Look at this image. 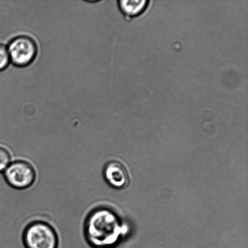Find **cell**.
Instances as JSON below:
<instances>
[{"instance_id":"1","label":"cell","mask_w":248,"mask_h":248,"mask_svg":"<svg viewBox=\"0 0 248 248\" xmlns=\"http://www.w3.org/2000/svg\"><path fill=\"white\" fill-rule=\"evenodd\" d=\"M120 220L112 211L106 208L94 209L85 221L84 235L92 248H111L121 233Z\"/></svg>"},{"instance_id":"6","label":"cell","mask_w":248,"mask_h":248,"mask_svg":"<svg viewBox=\"0 0 248 248\" xmlns=\"http://www.w3.org/2000/svg\"><path fill=\"white\" fill-rule=\"evenodd\" d=\"M153 2L150 0H120L118 4L119 9L126 20L130 21L147 13Z\"/></svg>"},{"instance_id":"7","label":"cell","mask_w":248,"mask_h":248,"mask_svg":"<svg viewBox=\"0 0 248 248\" xmlns=\"http://www.w3.org/2000/svg\"><path fill=\"white\" fill-rule=\"evenodd\" d=\"M12 155L6 147L0 146V172L4 171L11 164Z\"/></svg>"},{"instance_id":"3","label":"cell","mask_w":248,"mask_h":248,"mask_svg":"<svg viewBox=\"0 0 248 248\" xmlns=\"http://www.w3.org/2000/svg\"><path fill=\"white\" fill-rule=\"evenodd\" d=\"M5 180L12 188L25 189L35 183L36 172L31 163L17 160L11 163L4 172Z\"/></svg>"},{"instance_id":"2","label":"cell","mask_w":248,"mask_h":248,"mask_svg":"<svg viewBox=\"0 0 248 248\" xmlns=\"http://www.w3.org/2000/svg\"><path fill=\"white\" fill-rule=\"evenodd\" d=\"M22 240L24 248H59L57 231L45 221L29 223L24 230Z\"/></svg>"},{"instance_id":"8","label":"cell","mask_w":248,"mask_h":248,"mask_svg":"<svg viewBox=\"0 0 248 248\" xmlns=\"http://www.w3.org/2000/svg\"><path fill=\"white\" fill-rule=\"evenodd\" d=\"M10 62L11 60L7 48L4 45H0V71L6 69Z\"/></svg>"},{"instance_id":"5","label":"cell","mask_w":248,"mask_h":248,"mask_svg":"<svg viewBox=\"0 0 248 248\" xmlns=\"http://www.w3.org/2000/svg\"><path fill=\"white\" fill-rule=\"evenodd\" d=\"M103 176L109 186L116 189H123L127 186L130 176L127 169L122 162L112 160L104 165Z\"/></svg>"},{"instance_id":"4","label":"cell","mask_w":248,"mask_h":248,"mask_svg":"<svg viewBox=\"0 0 248 248\" xmlns=\"http://www.w3.org/2000/svg\"><path fill=\"white\" fill-rule=\"evenodd\" d=\"M11 62L17 67H26L35 60L38 53L37 45L28 36H19L10 42L7 47Z\"/></svg>"}]
</instances>
